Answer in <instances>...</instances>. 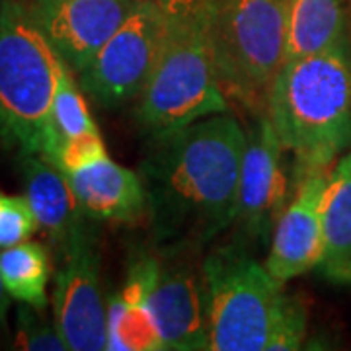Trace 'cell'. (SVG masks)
Wrapping results in <instances>:
<instances>
[{"instance_id":"obj_1","label":"cell","mask_w":351,"mask_h":351,"mask_svg":"<svg viewBox=\"0 0 351 351\" xmlns=\"http://www.w3.org/2000/svg\"><path fill=\"white\" fill-rule=\"evenodd\" d=\"M246 131L217 113L149 137L141 160L152 237L164 250H195L234 225Z\"/></svg>"},{"instance_id":"obj_2","label":"cell","mask_w":351,"mask_h":351,"mask_svg":"<svg viewBox=\"0 0 351 351\" xmlns=\"http://www.w3.org/2000/svg\"><path fill=\"white\" fill-rule=\"evenodd\" d=\"M267 115L302 168H328L351 149V39L283 61L267 92Z\"/></svg>"},{"instance_id":"obj_3","label":"cell","mask_w":351,"mask_h":351,"mask_svg":"<svg viewBox=\"0 0 351 351\" xmlns=\"http://www.w3.org/2000/svg\"><path fill=\"white\" fill-rule=\"evenodd\" d=\"M64 61L27 4L0 0V143L49 162L59 151L53 100Z\"/></svg>"},{"instance_id":"obj_4","label":"cell","mask_w":351,"mask_h":351,"mask_svg":"<svg viewBox=\"0 0 351 351\" xmlns=\"http://www.w3.org/2000/svg\"><path fill=\"white\" fill-rule=\"evenodd\" d=\"M289 0H207V38L226 96L258 108L285 61Z\"/></svg>"},{"instance_id":"obj_5","label":"cell","mask_w":351,"mask_h":351,"mask_svg":"<svg viewBox=\"0 0 351 351\" xmlns=\"http://www.w3.org/2000/svg\"><path fill=\"white\" fill-rule=\"evenodd\" d=\"M211 351H267L285 301L283 283L242 246H223L201 265Z\"/></svg>"},{"instance_id":"obj_6","label":"cell","mask_w":351,"mask_h":351,"mask_svg":"<svg viewBox=\"0 0 351 351\" xmlns=\"http://www.w3.org/2000/svg\"><path fill=\"white\" fill-rule=\"evenodd\" d=\"M228 112L215 71L207 22L166 24L152 75L138 96L137 119L147 137Z\"/></svg>"},{"instance_id":"obj_7","label":"cell","mask_w":351,"mask_h":351,"mask_svg":"<svg viewBox=\"0 0 351 351\" xmlns=\"http://www.w3.org/2000/svg\"><path fill=\"white\" fill-rule=\"evenodd\" d=\"M166 24L151 0H141L135 12L76 73L82 92L106 110L137 100L158 61Z\"/></svg>"},{"instance_id":"obj_8","label":"cell","mask_w":351,"mask_h":351,"mask_svg":"<svg viewBox=\"0 0 351 351\" xmlns=\"http://www.w3.org/2000/svg\"><path fill=\"white\" fill-rule=\"evenodd\" d=\"M53 316L73 351L108 350L106 302L100 287V252L96 230L75 240L59 256Z\"/></svg>"},{"instance_id":"obj_9","label":"cell","mask_w":351,"mask_h":351,"mask_svg":"<svg viewBox=\"0 0 351 351\" xmlns=\"http://www.w3.org/2000/svg\"><path fill=\"white\" fill-rule=\"evenodd\" d=\"M283 149L269 115H260L246 131L234 225L248 244H267L285 211Z\"/></svg>"},{"instance_id":"obj_10","label":"cell","mask_w":351,"mask_h":351,"mask_svg":"<svg viewBox=\"0 0 351 351\" xmlns=\"http://www.w3.org/2000/svg\"><path fill=\"white\" fill-rule=\"evenodd\" d=\"M138 4L141 0H29L27 8L76 75Z\"/></svg>"},{"instance_id":"obj_11","label":"cell","mask_w":351,"mask_h":351,"mask_svg":"<svg viewBox=\"0 0 351 351\" xmlns=\"http://www.w3.org/2000/svg\"><path fill=\"white\" fill-rule=\"evenodd\" d=\"M304 170L269 240L265 265L281 283L318 267L324 252V197L330 172L328 168Z\"/></svg>"},{"instance_id":"obj_12","label":"cell","mask_w":351,"mask_h":351,"mask_svg":"<svg viewBox=\"0 0 351 351\" xmlns=\"http://www.w3.org/2000/svg\"><path fill=\"white\" fill-rule=\"evenodd\" d=\"M149 302L164 350H209L203 279L188 263H160Z\"/></svg>"},{"instance_id":"obj_13","label":"cell","mask_w":351,"mask_h":351,"mask_svg":"<svg viewBox=\"0 0 351 351\" xmlns=\"http://www.w3.org/2000/svg\"><path fill=\"white\" fill-rule=\"evenodd\" d=\"M24 195L29 201L39 226L49 234L61 256L75 240L94 232L92 219L78 203L69 176L47 158L34 152H20Z\"/></svg>"},{"instance_id":"obj_14","label":"cell","mask_w":351,"mask_h":351,"mask_svg":"<svg viewBox=\"0 0 351 351\" xmlns=\"http://www.w3.org/2000/svg\"><path fill=\"white\" fill-rule=\"evenodd\" d=\"M160 262L143 254L131 263L125 285L106 304L108 350L164 351L162 338L151 311V291Z\"/></svg>"},{"instance_id":"obj_15","label":"cell","mask_w":351,"mask_h":351,"mask_svg":"<svg viewBox=\"0 0 351 351\" xmlns=\"http://www.w3.org/2000/svg\"><path fill=\"white\" fill-rule=\"evenodd\" d=\"M66 176L76 199L92 221L133 223L147 215L141 174L113 162L110 156Z\"/></svg>"},{"instance_id":"obj_16","label":"cell","mask_w":351,"mask_h":351,"mask_svg":"<svg viewBox=\"0 0 351 351\" xmlns=\"http://www.w3.org/2000/svg\"><path fill=\"white\" fill-rule=\"evenodd\" d=\"M351 39V0H289L285 61Z\"/></svg>"},{"instance_id":"obj_17","label":"cell","mask_w":351,"mask_h":351,"mask_svg":"<svg viewBox=\"0 0 351 351\" xmlns=\"http://www.w3.org/2000/svg\"><path fill=\"white\" fill-rule=\"evenodd\" d=\"M318 269L332 283H351V149L330 172L324 197V252Z\"/></svg>"},{"instance_id":"obj_18","label":"cell","mask_w":351,"mask_h":351,"mask_svg":"<svg viewBox=\"0 0 351 351\" xmlns=\"http://www.w3.org/2000/svg\"><path fill=\"white\" fill-rule=\"evenodd\" d=\"M51 274L49 250L39 242L24 240L0 250V277L10 299L39 311L47 308Z\"/></svg>"},{"instance_id":"obj_19","label":"cell","mask_w":351,"mask_h":351,"mask_svg":"<svg viewBox=\"0 0 351 351\" xmlns=\"http://www.w3.org/2000/svg\"><path fill=\"white\" fill-rule=\"evenodd\" d=\"M53 125L59 135V141L80 137L90 131H98L96 121L88 112V104L84 100V92L78 86L76 75L71 66L64 63L59 84L53 100ZM59 143V147H61Z\"/></svg>"},{"instance_id":"obj_20","label":"cell","mask_w":351,"mask_h":351,"mask_svg":"<svg viewBox=\"0 0 351 351\" xmlns=\"http://www.w3.org/2000/svg\"><path fill=\"white\" fill-rule=\"evenodd\" d=\"M16 346L27 351H64L69 343L55 322H47L39 308L24 304L18 308L16 318Z\"/></svg>"},{"instance_id":"obj_21","label":"cell","mask_w":351,"mask_h":351,"mask_svg":"<svg viewBox=\"0 0 351 351\" xmlns=\"http://www.w3.org/2000/svg\"><path fill=\"white\" fill-rule=\"evenodd\" d=\"M39 228V221L25 195L0 191V250L29 240Z\"/></svg>"},{"instance_id":"obj_22","label":"cell","mask_w":351,"mask_h":351,"mask_svg":"<svg viewBox=\"0 0 351 351\" xmlns=\"http://www.w3.org/2000/svg\"><path fill=\"white\" fill-rule=\"evenodd\" d=\"M308 330V313L299 295H285L267 351H293L302 348Z\"/></svg>"},{"instance_id":"obj_23","label":"cell","mask_w":351,"mask_h":351,"mask_svg":"<svg viewBox=\"0 0 351 351\" xmlns=\"http://www.w3.org/2000/svg\"><path fill=\"white\" fill-rule=\"evenodd\" d=\"M104 156H108V151H106L100 131H90L80 137L63 141L53 164L59 170H63L64 174H71V172L86 168Z\"/></svg>"},{"instance_id":"obj_24","label":"cell","mask_w":351,"mask_h":351,"mask_svg":"<svg viewBox=\"0 0 351 351\" xmlns=\"http://www.w3.org/2000/svg\"><path fill=\"white\" fill-rule=\"evenodd\" d=\"M164 14L166 22L189 24L207 22V0H151Z\"/></svg>"},{"instance_id":"obj_25","label":"cell","mask_w":351,"mask_h":351,"mask_svg":"<svg viewBox=\"0 0 351 351\" xmlns=\"http://www.w3.org/2000/svg\"><path fill=\"white\" fill-rule=\"evenodd\" d=\"M8 308H10V295L6 293L2 277H0V332L6 330V318H8Z\"/></svg>"}]
</instances>
